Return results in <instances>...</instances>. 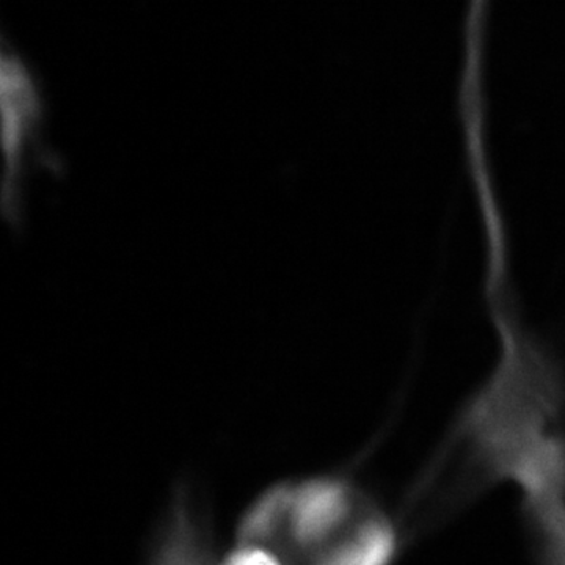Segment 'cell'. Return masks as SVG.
<instances>
[{
  "mask_svg": "<svg viewBox=\"0 0 565 565\" xmlns=\"http://www.w3.org/2000/svg\"><path fill=\"white\" fill-rule=\"evenodd\" d=\"M151 565H212L202 526L184 497L170 509Z\"/></svg>",
  "mask_w": 565,
  "mask_h": 565,
  "instance_id": "4",
  "label": "cell"
},
{
  "mask_svg": "<svg viewBox=\"0 0 565 565\" xmlns=\"http://www.w3.org/2000/svg\"><path fill=\"white\" fill-rule=\"evenodd\" d=\"M371 501L344 476H316L294 484L288 516L292 544L313 556L343 534Z\"/></svg>",
  "mask_w": 565,
  "mask_h": 565,
  "instance_id": "2",
  "label": "cell"
},
{
  "mask_svg": "<svg viewBox=\"0 0 565 565\" xmlns=\"http://www.w3.org/2000/svg\"><path fill=\"white\" fill-rule=\"evenodd\" d=\"M500 352L457 416L449 446L471 481H512L526 508L565 501V366L503 305H494Z\"/></svg>",
  "mask_w": 565,
  "mask_h": 565,
  "instance_id": "1",
  "label": "cell"
},
{
  "mask_svg": "<svg viewBox=\"0 0 565 565\" xmlns=\"http://www.w3.org/2000/svg\"><path fill=\"white\" fill-rule=\"evenodd\" d=\"M221 565H282L277 553L262 544H237Z\"/></svg>",
  "mask_w": 565,
  "mask_h": 565,
  "instance_id": "6",
  "label": "cell"
},
{
  "mask_svg": "<svg viewBox=\"0 0 565 565\" xmlns=\"http://www.w3.org/2000/svg\"><path fill=\"white\" fill-rule=\"evenodd\" d=\"M401 530L373 500L343 534L311 556V565H393L403 544Z\"/></svg>",
  "mask_w": 565,
  "mask_h": 565,
  "instance_id": "3",
  "label": "cell"
},
{
  "mask_svg": "<svg viewBox=\"0 0 565 565\" xmlns=\"http://www.w3.org/2000/svg\"><path fill=\"white\" fill-rule=\"evenodd\" d=\"M292 482H278L264 490L244 512L237 525V544H266L288 520L292 500Z\"/></svg>",
  "mask_w": 565,
  "mask_h": 565,
  "instance_id": "5",
  "label": "cell"
}]
</instances>
